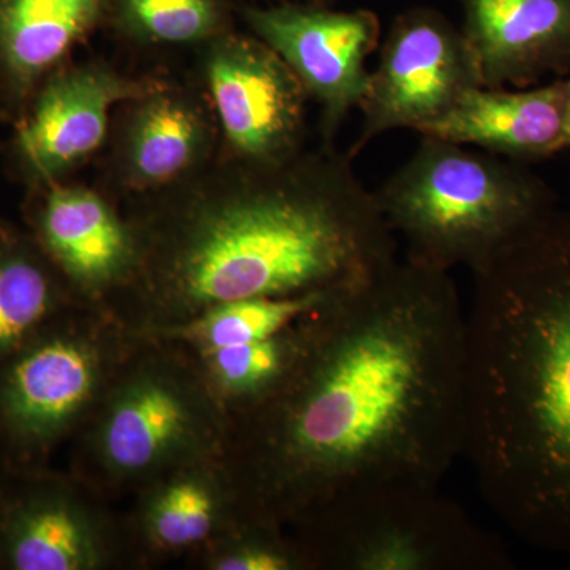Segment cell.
Wrapping results in <instances>:
<instances>
[{"label":"cell","instance_id":"cell-1","mask_svg":"<svg viewBox=\"0 0 570 570\" xmlns=\"http://www.w3.org/2000/svg\"><path fill=\"white\" fill-rule=\"evenodd\" d=\"M464 322L450 272L406 258L326 299L283 385L227 419L243 519L287 528L355 487L439 485L463 456Z\"/></svg>","mask_w":570,"mask_h":570},{"label":"cell","instance_id":"cell-2","mask_svg":"<svg viewBox=\"0 0 570 570\" xmlns=\"http://www.w3.org/2000/svg\"><path fill=\"white\" fill-rule=\"evenodd\" d=\"M295 157V156H294ZM261 164L262 176L137 236V269L108 309L141 336L246 298L340 291L397 261V239L351 156Z\"/></svg>","mask_w":570,"mask_h":570},{"label":"cell","instance_id":"cell-3","mask_svg":"<svg viewBox=\"0 0 570 570\" xmlns=\"http://www.w3.org/2000/svg\"><path fill=\"white\" fill-rule=\"evenodd\" d=\"M472 275L463 456L517 534L570 553V213L551 209Z\"/></svg>","mask_w":570,"mask_h":570},{"label":"cell","instance_id":"cell-4","mask_svg":"<svg viewBox=\"0 0 570 570\" xmlns=\"http://www.w3.org/2000/svg\"><path fill=\"white\" fill-rule=\"evenodd\" d=\"M227 415L193 352L141 336L71 441L70 472L108 501L167 469L223 452Z\"/></svg>","mask_w":570,"mask_h":570},{"label":"cell","instance_id":"cell-5","mask_svg":"<svg viewBox=\"0 0 570 570\" xmlns=\"http://www.w3.org/2000/svg\"><path fill=\"white\" fill-rule=\"evenodd\" d=\"M374 194L404 258L444 272H474L554 208L547 183L515 160L433 137Z\"/></svg>","mask_w":570,"mask_h":570},{"label":"cell","instance_id":"cell-6","mask_svg":"<svg viewBox=\"0 0 570 570\" xmlns=\"http://www.w3.org/2000/svg\"><path fill=\"white\" fill-rule=\"evenodd\" d=\"M309 570H498L504 550L438 485L340 491L288 524Z\"/></svg>","mask_w":570,"mask_h":570},{"label":"cell","instance_id":"cell-7","mask_svg":"<svg viewBox=\"0 0 570 570\" xmlns=\"http://www.w3.org/2000/svg\"><path fill=\"white\" fill-rule=\"evenodd\" d=\"M140 340L108 307L78 303L2 360L3 466H48L80 433Z\"/></svg>","mask_w":570,"mask_h":570},{"label":"cell","instance_id":"cell-8","mask_svg":"<svg viewBox=\"0 0 570 570\" xmlns=\"http://www.w3.org/2000/svg\"><path fill=\"white\" fill-rule=\"evenodd\" d=\"M0 564L9 570L137 568L126 517L71 472H0Z\"/></svg>","mask_w":570,"mask_h":570},{"label":"cell","instance_id":"cell-9","mask_svg":"<svg viewBox=\"0 0 570 570\" xmlns=\"http://www.w3.org/2000/svg\"><path fill=\"white\" fill-rule=\"evenodd\" d=\"M482 86L461 29L430 7H414L393 21L377 67L370 71L358 108L362 129L348 156L390 130L422 132L448 115L468 89Z\"/></svg>","mask_w":570,"mask_h":570},{"label":"cell","instance_id":"cell-10","mask_svg":"<svg viewBox=\"0 0 570 570\" xmlns=\"http://www.w3.org/2000/svg\"><path fill=\"white\" fill-rule=\"evenodd\" d=\"M258 39L279 55L324 110L326 135L336 132L365 94L366 59L377 50L381 21L374 11L283 6L246 11Z\"/></svg>","mask_w":570,"mask_h":570},{"label":"cell","instance_id":"cell-11","mask_svg":"<svg viewBox=\"0 0 570 570\" xmlns=\"http://www.w3.org/2000/svg\"><path fill=\"white\" fill-rule=\"evenodd\" d=\"M208 82L225 137L257 164L294 157L305 122L306 89L262 40L224 37L208 63Z\"/></svg>","mask_w":570,"mask_h":570},{"label":"cell","instance_id":"cell-12","mask_svg":"<svg viewBox=\"0 0 570 570\" xmlns=\"http://www.w3.org/2000/svg\"><path fill=\"white\" fill-rule=\"evenodd\" d=\"M36 242L85 305L110 307L135 275L134 228L99 195L52 186L33 217Z\"/></svg>","mask_w":570,"mask_h":570},{"label":"cell","instance_id":"cell-13","mask_svg":"<svg viewBox=\"0 0 570 570\" xmlns=\"http://www.w3.org/2000/svg\"><path fill=\"white\" fill-rule=\"evenodd\" d=\"M134 497L126 527L137 568L187 557L243 519L220 453L167 469Z\"/></svg>","mask_w":570,"mask_h":570},{"label":"cell","instance_id":"cell-14","mask_svg":"<svg viewBox=\"0 0 570 570\" xmlns=\"http://www.w3.org/2000/svg\"><path fill=\"white\" fill-rule=\"evenodd\" d=\"M463 32L485 88L570 71V0H461Z\"/></svg>","mask_w":570,"mask_h":570},{"label":"cell","instance_id":"cell-15","mask_svg":"<svg viewBox=\"0 0 570 570\" xmlns=\"http://www.w3.org/2000/svg\"><path fill=\"white\" fill-rule=\"evenodd\" d=\"M568 104V80L520 92L475 86L420 135L515 163L547 159L569 148Z\"/></svg>","mask_w":570,"mask_h":570},{"label":"cell","instance_id":"cell-16","mask_svg":"<svg viewBox=\"0 0 570 570\" xmlns=\"http://www.w3.org/2000/svg\"><path fill=\"white\" fill-rule=\"evenodd\" d=\"M149 94H154L153 86L104 70L59 75L48 82L18 129L22 159L40 178H56L102 145L116 104Z\"/></svg>","mask_w":570,"mask_h":570},{"label":"cell","instance_id":"cell-17","mask_svg":"<svg viewBox=\"0 0 570 570\" xmlns=\"http://www.w3.org/2000/svg\"><path fill=\"white\" fill-rule=\"evenodd\" d=\"M107 0H0V62L26 89L102 17Z\"/></svg>","mask_w":570,"mask_h":570},{"label":"cell","instance_id":"cell-18","mask_svg":"<svg viewBox=\"0 0 570 570\" xmlns=\"http://www.w3.org/2000/svg\"><path fill=\"white\" fill-rule=\"evenodd\" d=\"M78 303L39 243L0 224V362Z\"/></svg>","mask_w":570,"mask_h":570},{"label":"cell","instance_id":"cell-19","mask_svg":"<svg viewBox=\"0 0 570 570\" xmlns=\"http://www.w3.org/2000/svg\"><path fill=\"white\" fill-rule=\"evenodd\" d=\"M321 306L265 340L216 351H190L227 419L258 406L283 385L306 346Z\"/></svg>","mask_w":570,"mask_h":570},{"label":"cell","instance_id":"cell-20","mask_svg":"<svg viewBox=\"0 0 570 570\" xmlns=\"http://www.w3.org/2000/svg\"><path fill=\"white\" fill-rule=\"evenodd\" d=\"M340 291L287 298H246L220 303L178 328L151 337L175 341L193 352L243 346L283 332Z\"/></svg>","mask_w":570,"mask_h":570},{"label":"cell","instance_id":"cell-21","mask_svg":"<svg viewBox=\"0 0 570 570\" xmlns=\"http://www.w3.org/2000/svg\"><path fill=\"white\" fill-rule=\"evenodd\" d=\"M200 122L186 105L157 97L138 118L130 164L138 181L156 186L174 179L190 164L200 145Z\"/></svg>","mask_w":570,"mask_h":570},{"label":"cell","instance_id":"cell-22","mask_svg":"<svg viewBox=\"0 0 570 570\" xmlns=\"http://www.w3.org/2000/svg\"><path fill=\"white\" fill-rule=\"evenodd\" d=\"M187 562L204 570H309L288 528L249 519L190 551Z\"/></svg>","mask_w":570,"mask_h":570},{"label":"cell","instance_id":"cell-23","mask_svg":"<svg viewBox=\"0 0 570 570\" xmlns=\"http://www.w3.org/2000/svg\"><path fill=\"white\" fill-rule=\"evenodd\" d=\"M122 11L137 31L165 43L205 39L220 22V0H122Z\"/></svg>","mask_w":570,"mask_h":570},{"label":"cell","instance_id":"cell-24","mask_svg":"<svg viewBox=\"0 0 570 570\" xmlns=\"http://www.w3.org/2000/svg\"><path fill=\"white\" fill-rule=\"evenodd\" d=\"M569 85V104H568V140H569V148H570V80H568Z\"/></svg>","mask_w":570,"mask_h":570},{"label":"cell","instance_id":"cell-25","mask_svg":"<svg viewBox=\"0 0 570 570\" xmlns=\"http://www.w3.org/2000/svg\"><path fill=\"white\" fill-rule=\"evenodd\" d=\"M0 569H2V564H0Z\"/></svg>","mask_w":570,"mask_h":570}]
</instances>
